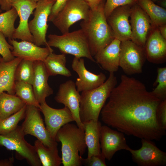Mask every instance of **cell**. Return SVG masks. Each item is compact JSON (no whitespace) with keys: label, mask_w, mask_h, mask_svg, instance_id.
Wrapping results in <instances>:
<instances>
[{"label":"cell","mask_w":166,"mask_h":166,"mask_svg":"<svg viewBox=\"0 0 166 166\" xmlns=\"http://www.w3.org/2000/svg\"><path fill=\"white\" fill-rule=\"evenodd\" d=\"M54 99L57 103L64 104L69 109L77 125L84 131L80 117L81 94L77 91L74 82L69 80L61 84Z\"/></svg>","instance_id":"cell-13"},{"label":"cell","mask_w":166,"mask_h":166,"mask_svg":"<svg viewBox=\"0 0 166 166\" xmlns=\"http://www.w3.org/2000/svg\"><path fill=\"white\" fill-rule=\"evenodd\" d=\"M43 62L49 76H72L71 72L66 67V58L65 54H57L51 52Z\"/></svg>","instance_id":"cell-25"},{"label":"cell","mask_w":166,"mask_h":166,"mask_svg":"<svg viewBox=\"0 0 166 166\" xmlns=\"http://www.w3.org/2000/svg\"><path fill=\"white\" fill-rule=\"evenodd\" d=\"M71 67L78 74L75 85L79 92L90 90L101 86L105 81L106 76L102 72L96 74L88 70L85 67L84 60L82 57H74Z\"/></svg>","instance_id":"cell-15"},{"label":"cell","mask_w":166,"mask_h":166,"mask_svg":"<svg viewBox=\"0 0 166 166\" xmlns=\"http://www.w3.org/2000/svg\"><path fill=\"white\" fill-rule=\"evenodd\" d=\"M105 157L101 154L93 155L85 159L82 158V165L89 166H106Z\"/></svg>","instance_id":"cell-37"},{"label":"cell","mask_w":166,"mask_h":166,"mask_svg":"<svg viewBox=\"0 0 166 166\" xmlns=\"http://www.w3.org/2000/svg\"><path fill=\"white\" fill-rule=\"evenodd\" d=\"M13 0H2L0 5L2 10L7 11L12 7V4Z\"/></svg>","instance_id":"cell-39"},{"label":"cell","mask_w":166,"mask_h":166,"mask_svg":"<svg viewBox=\"0 0 166 166\" xmlns=\"http://www.w3.org/2000/svg\"><path fill=\"white\" fill-rule=\"evenodd\" d=\"M2 57H1L0 56V61L1 60V59H2Z\"/></svg>","instance_id":"cell-46"},{"label":"cell","mask_w":166,"mask_h":166,"mask_svg":"<svg viewBox=\"0 0 166 166\" xmlns=\"http://www.w3.org/2000/svg\"><path fill=\"white\" fill-rule=\"evenodd\" d=\"M48 38V45L58 48L62 53L86 57L96 62L91 55L87 38L81 29L61 35L49 34Z\"/></svg>","instance_id":"cell-5"},{"label":"cell","mask_w":166,"mask_h":166,"mask_svg":"<svg viewBox=\"0 0 166 166\" xmlns=\"http://www.w3.org/2000/svg\"><path fill=\"white\" fill-rule=\"evenodd\" d=\"M55 140L61 143L64 166L82 165V156L87 148L84 131L77 125L68 123L59 129Z\"/></svg>","instance_id":"cell-3"},{"label":"cell","mask_w":166,"mask_h":166,"mask_svg":"<svg viewBox=\"0 0 166 166\" xmlns=\"http://www.w3.org/2000/svg\"><path fill=\"white\" fill-rule=\"evenodd\" d=\"M13 157L0 160V166H11L13 165Z\"/></svg>","instance_id":"cell-41"},{"label":"cell","mask_w":166,"mask_h":166,"mask_svg":"<svg viewBox=\"0 0 166 166\" xmlns=\"http://www.w3.org/2000/svg\"><path fill=\"white\" fill-rule=\"evenodd\" d=\"M156 117L158 123L164 130L166 129V99L161 101L156 110Z\"/></svg>","instance_id":"cell-36"},{"label":"cell","mask_w":166,"mask_h":166,"mask_svg":"<svg viewBox=\"0 0 166 166\" xmlns=\"http://www.w3.org/2000/svg\"><path fill=\"white\" fill-rule=\"evenodd\" d=\"M25 136L21 126L18 125L9 133L0 135V146H4L9 150L15 151L18 159L26 160L30 166H42L34 146L26 141Z\"/></svg>","instance_id":"cell-6"},{"label":"cell","mask_w":166,"mask_h":166,"mask_svg":"<svg viewBox=\"0 0 166 166\" xmlns=\"http://www.w3.org/2000/svg\"><path fill=\"white\" fill-rule=\"evenodd\" d=\"M33 1H34L37 2H38L40 0H32ZM53 0V1H56V0Z\"/></svg>","instance_id":"cell-44"},{"label":"cell","mask_w":166,"mask_h":166,"mask_svg":"<svg viewBox=\"0 0 166 166\" xmlns=\"http://www.w3.org/2000/svg\"><path fill=\"white\" fill-rule=\"evenodd\" d=\"M136 3L145 11L153 25L158 27L166 24V10L151 0H136Z\"/></svg>","instance_id":"cell-28"},{"label":"cell","mask_w":166,"mask_h":166,"mask_svg":"<svg viewBox=\"0 0 166 166\" xmlns=\"http://www.w3.org/2000/svg\"><path fill=\"white\" fill-rule=\"evenodd\" d=\"M146 59L156 64L166 60V39L160 34L158 27L154 26L149 35L144 47Z\"/></svg>","instance_id":"cell-20"},{"label":"cell","mask_w":166,"mask_h":166,"mask_svg":"<svg viewBox=\"0 0 166 166\" xmlns=\"http://www.w3.org/2000/svg\"><path fill=\"white\" fill-rule=\"evenodd\" d=\"M2 0H0V4H1V2Z\"/></svg>","instance_id":"cell-48"},{"label":"cell","mask_w":166,"mask_h":166,"mask_svg":"<svg viewBox=\"0 0 166 166\" xmlns=\"http://www.w3.org/2000/svg\"><path fill=\"white\" fill-rule=\"evenodd\" d=\"M26 105L15 95L0 93V120L8 117L17 112Z\"/></svg>","instance_id":"cell-27"},{"label":"cell","mask_w":166,"mask_h":166,"mask_svg":"<svg viewBox=\"0 0 166 166\" xmlns=\"http://www.w3.org/2000/svg\"><path fill=\"white\" fill-rule=\"evenodd\" d=\"M18 16L17 11L13 7L0 13V32L8 39L12 38L15 29L14 23Z\"/></svg>","instance_id":"cell-30"},{"label":"cell","mask_w":166,"mask_h":166,"mask_svg":"<svg viewBox=\"0 0 166 166\" xmlns=\"http://www.w3.org/2000/svg\"><path fill=\"white\" fill-rule=\"evenodd\" d=\"M130 18L131 40L144 48L146 40L155 26L148 15L136 3L131 6Z\"/></svg>","instance_id":"cell-11"},{"label":"cell","mask_w":166,"mask_h":166,"mask_svg":"<svg viewBox=\"0 0 166 166\" xmlns=\"http://www.w3.org/2000/svg\"><path fill=\"white\" fill-rule=\"evenodd\" d=\"M36 5L37 2L32 0H13L12 7L16 10L20 20L12 38L33 42V37L28 27L29 19Z\"/></svg>","instance_id":"cell-16"},{"label":"cell","mask_w":166,"mask_h":166,"mask_svg":"<svg viewBox=\"0 0 166 166\" xmlns=\"http://www.w3.org/2000/svg\"><path fill=\"white\" fill-rule=\"evenodd\" d=\"M101 112L102 121L128 135L160 140L166 133L156 117L161 101L133 77H121Z\"/></svg>","instance_id":"cell-1"},{"label":"cell","mask_w":166,"mask_h":166,"mask_svg":"<svg viewBox=\"0 0 166 166\" xmlns=\"http://www.w3.org/2000/svg\"><path fill=\"white\" fill-rule=\"evenodd\" d=\"M22 59L16 57L9 61H5L2 58L0 61V93L6 91L10 94H15V72Z\"/></svg>","instance_id":"cell-23"},{"label":"cell","mask_w":166,"mask_h":166,"mask_svg":"<svg viewBox=\"0 0 166 166\" xmlns=\"http://www.w3.org/2000/svg\"><path fill=\"white\" fill-rule=\"evenodd\" d=\"M156 2H157L158 6L166 9V0H158Z\"/></svg>","instance_id":"cell-43"},{"label":"cell","mask_w":166,"mask_h":166,"mask_svg":"<svg viewBox=\"0 0 166 166\" xmlns=\"http://www.w3.org/2000/svg\"><path fill=\"white\" fill-rule=\"evenodd\" d=\"M100 141L101 154L110 160L115 153L123 149L128 151L130 148L126 144L123 133L112 129L107 126H101Z\"/></svg>","instance_id":"cell-17"},{"label":"cell","mask_w":166,"mask_h":166,"mask_svg":"<svg viewBox=\"0 0 166 166\" xmlns=\"http://www.w3.org/2000/svg\"><path fill=\"white\" fill-rule=\"evenodd\" d=\"M26 106L8 117L0 120V135H6L17 127L19 122L25 118Z\"/></svg>","instance_id":"cell-32"},{"label":"cell","mask_w":166,"mask_h":166,"mask_svg":"<svg viewBox=\"0 0 166 166\" xmlns=\"http://www.w3.org/2000/svg\"><path fill=\"white\" fill-rule=\"evenodd\" d=\"M34 146L42 165L59 166L62 163V159L59 155L57 146L46 147L38 139L35 141Z\"/></svg>","instance_id":"cell-26"},{"label":"cell","mask_w":166,"mask_h":166,"mask_svg":"<svg viewBox=\"0 0 166 166\" xmlns=\"http://www.w3.org/2000/svg\"><path fill=\"white\" fill-rule=\"evenodd\" d=\"M121 41L115 38L94 56L95 61L110 73L117 71L119 67Z\"/></svg>","instance_id":"cell-21"},{"label":"cell","mask_w":166,"mask_h":166,"mask_svg":"<svg viewBox=\"0 0 166 166\" xmlns=\"http://www.w3.org/2000/svg\"><path fill=\"white\" fill-rule=\"evenodd\" d=\"M136 0H106L104 6V12L106 18L116 8L122 6L133 5Z\"/></svg>","instance_id":"cell-35"},{"label":"cell","mask_w":166,"mask_h":166,"mask_svg":"<svg viewBox=\"0 0 166 166\" xmlns=\"http://www.w3.org/2000/svg\"><path fill=\"white\" fill-rule=\"evenodd\" d=\"M2 12V10L0 9V13H1Z\"/></svg>","instance_id":"cell-47"},{"label":"cell","mask_w":166,"mask_h":166,"mask_svg":"<svg viewBox=\"0 0 166 166\" xmlns=\"http://www.w3.org/2000/svg\"><path fill=\"white\" fill-rule=\"evenodd\" d=\"M8 41L13 47L12 55L22 59L43 61L49 54L53 52L50 47H41L29 41L18 42L13 38H9Z\"/></svg>","instance_id":"cell-19"},{"label":"cell","mask_w":166,"mask_h":166,"mask_svg":"<svg viewBox=\"0 0 166 166\" xmlns=\"http://www.w3.org/2000/svg\"><path fill=\"white\" fill-rule=\"evenodd\" d=\"M14 89L15 95L26 105H32L40 108V105L36 99L32 85L23 82L15 81Z\"/></svg>","instance_id":"cell-29"},{"label":"cell","mask_w":166,"mask_h":166,"mask_svg":"<svg viewBox=\"0 0 166 166\" xmlns=\"http://www.w3.org/2000/svg\"><path fill=\"white\" fill-rule=\"evenodd\" d=\"M105 1H102L95 9H90L88 18L83 20L80 24L88 39L93 57L115 38L104 13Z\"/></svg>","instance_id":"cell-2"},{"label":"cell","mask_w":166,"mask_h":166,"mask_svg":"<svg viewBox=\"0 0 166 166\" xmlns=\"http://www.w3.org/2000/svg\"><path fill=\"white\" fill-rule=\"evenodd\" d=\"M157 71L156 78L153 84L156 87L151 92L162 101L166 99V67H158Z\"/></svg>","instance_id":"cell-33"},{"label":"cell","mask_w":166,"mask_h":166,"mask_svg":"<svg viewBox=\"0 0 166 166\" xmlns=\"http://www.w3.org/2000/svg\"><path fill=\"white\" fill-rule=\"evenodd\" d=\"M142 146L138 150L129 148L132 160L140 166H162L166 164V153L156 146L152 140L141 139Z\"/></svg>","instance_id":"cell-12"},{"label":"cell","mask_w":166,"mask_h":166,"mask_svg":"<svg viewBox=\"0 0 166 166\" xmlns=\"http://www.w3.org/2000/svg\"><path fill=\"white\" fill-rule=\"evenodd\" d=\"M146 59L144 48L131 40L121 42L119 67L127 75L141 73Z\"/></svg>","instance_id":"cell-10"},{"label":"cell","mask_w":166,"mask_h":166,"mask_svg":"<svg viewBox=\"0 0 166 166\" xmlns=\"http://www.w3.org/2000/svg\"><path fill=\"white\" fill-rule=\"evenodd\" d=\"M40 105L39 108L44 117L46 128L52 138L55 140L57 132L65 124L74 120L69 109L66 107L55 109L49 106L46 102Z\"/></svg>","instance_id":"cell-18"},{"label":"cell","mask_w":166,"mask_h":166,"mask_svg":"<svg viewBox=\"0 0 166 166\" xmlns=\"http://www.w3.org/2000/svg\"><path fill=\"white\" fill-rule=\"evenodd\" d=\"M6 37L0 32V55L5 61H9L14 59L15 57L12 54L13 47L6 39Z\"/></svg>","instance_id":"cell-34"},{"label":"cell","mask_w":166,"mask_h":166,"mask_svg":"<svg viewBox=\"0 0 166 166\" xmlns=\"http://www.w3.org/2000/svg\"><path fill=\"white\" fill-rule=\"evenodd\" d=\"M132 5L118 7L106 18L115 38L121 42L131 40V28L129 18Z\"/></svg>","instance_id":"cell-14"},{"label":"cell","mask_w":166,"mask_h":166,"mask_svg":"<svg viewBox=\"0 0 166 166\" xmlns=\"http://www.w3.org/2000/svg\"><path fill=\"white\" fill-rule=\"evenodd\" d=\"M39 108L32 105H26L24 121L21 126L25 135L36 137L46 147L57 146L44 125Z\"/></svg>","instance_id":"cell-8"},{"label":"cell","mask_w":166,"mask_h":166,"mask_svg":"<svg viewBox=\"0 0 166 166\" xmlns=\"http://www.w3.org/2000/svg\"><path fill=\"white\" fill-rule=\"evenodd\" d=\"M85 134V140L88 149V156L101 154L99 142L100 132L101 126L99 121L91 120L83 123Z\"/></svg>","instance_id":"cell-24"},{"label":"cell","mask_w":166,"mask_h":166,"mask_svg":"<svg viewBox=\"0 0 166 166\" xmlns=\"http://www.w3.org/2000/svg\"><path fill=\"white\" fill-rule=\"evenodd\" d=\"M14 76L15 81L32 85L34 77V61L22 59L17 67Z\"/></svg>","instance_id":"cell-31"},{"label":"cell","mask_w":166,"mask_h":166,"mask_svg":"<svg viewBox=\"0 0 166 166\" xmlns=\"http://www.w3.org/2000/svg\"><path fill=\"white\" fill-rule=\"evenodd\" d=\"M90 9L84 0H69L52 21L62 34L69 32L70 27L76 22L87 19Z\"/></svg>","instance_id":"cell-7"},{"label":"cell","mask_w":166,"mask_h":166,"mask_svg":"<svg viewBox=\"0 0 166 166\" xmlns=\"http://www.w3.org/2000/svg\"><path fill=\"white\" fill-rule=\"evenodd\" d=\"M158 28L162 36L166 39V24L160 26Z\"/></svg>","instance_id":"cell-42"},{"label":"cell","mask_w":166,"mask_h":166,"mask_svg":"<svg viewBox=\"0 0 166 166\" xmlns=\"http://www.w3.org/2000/svg\"><path fill=\"white\" fill-rule=\"evenodd\" d=\"M55 2L51 0L39 1L34 12V18L29 22V28L33 37V42L38 46L50 47L46 38L49 26L47 22Z\"/></svg>","instance_id":"cell-9"},{"label":"cell","mask_w":166,"mask_h":166,"mask_svg":"<svg viewBox=\"0 0 166 166\" xmlns=\"http://www.w3.org/2000/svg\"><path fill=\"white\" fill-rule=\"evenodd\" d=\"M69 0H56L52 6L48 21L52 22L56 16Z\"/></svg>","instance_id":"cell-38"},{"label":"cell","mask_w":166,"mask_h":166,"mask_svg":"<svg viewBox=\"0 0 166 166\" xmlns=\"http://www.w3.org/2000/svg\"><path fill=\"white\" fill-rule=\"evenodd\" d=\"M34 77L32 86L36 100L40 104L46 102L47 97L53 93L48 84L49 76L43 61H34Z\"/></svg>","instance_id":"cell-22"},{"label":"cell","mask_w":166,"mask_h":166,"mask_svg":"<svg viewBox=\"0 0 166 166\" xmlns=\"http://www.w3.org/2000/svg\"><path fill=\"white\" fill-rule=\"evenodd\" d=\"M152 2H156L158 0H151Z\"/></svg>","instance_id":"cell-45"},{"label":"cell","mask_w":166,"mask_h":166,"mask_svg":"<svg viewBox=\"0 0 166 166\" xmlns=\"http://www.w3.org/2000/svg\"><path fill=\"white\" fill-rule=\"evenodd\" d=\"M89 6L90 9L93 10L97 8L102 0H84Z\"/></svg>","instance_id":"cell-40"},{"label":"cell","mask_w":166,"mask_h":166,"mask_svg":"<svg viewBox=\"0 0 166 166\" xmlns=\"http://www.w3.org/2000/svg\"></svg>","instance_id":"cell-49"},{"label":"cell","mask_w":166,"mask_h":166,"mask_svg":"<svg viewBox=\"0 0 166 166\" xmlns=\"http://www.w3.org/2000/svg\"><path fill=\"white\" fill-rule=\"evenodd\" d=\"M117 83V78L114 73H110L108 79L101 86L81 92L80 117L83 124L91 120L98 121L101 110Z\"/></svg>","instance_id":"cell-4"}]
</instances>
